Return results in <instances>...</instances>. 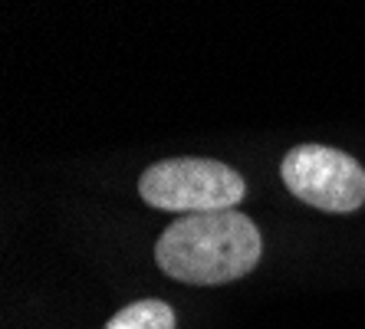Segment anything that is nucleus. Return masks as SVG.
<instances>
[{
    "instance_id": "obj_1",
    "label": "nucleus",
    "mask_w": 365,
    "mask_h": 329,
    "mask_svg": "<svg viewBox=\"0 0 365 329\" xmlns=\"http://www.w3.org/2000/svg\"><path fill=\"white\" fill-rule=\"evenodd\" d=\"M264 250L260 231L240 211L185 214L158 237L155 260L168 277L195 287L230 283L257 267Z\"/></svg>"
},
{
    "instance_id": "obj_3",
    "label": "nucleus",
    "mask_w": 365,
    "mask_h": 329,
    "mask_svg": "<svg viewBox=\"0 0 365 329\" xmlns=\"http://www.w3.org/2000/svg\"><path fill=\"white\" fill-rule=\"evenodd\" d=\"M280 178L289 194L319 211L349 214L365 204V168L339 148L297 145L283 155Z\"/></svg>"
},
{
    "instance_id": "obj_4",
    "label": "nucleus",
    "mask_w": 365,
    "mask_h": 329,
    "mask_svg": "<svg viewBox=\"0 0 365 329\" xmlns=\"http://www.w3.org/2000/svg\"><path fill=\"white\" fill-rule=\"evenodd\" d=\"M106 329H175V310L162 300H138L115 313Z\"/></svg>"
},
{
    "instance_id": "obj_2",
    "label": "nucleus",
    "mask_w": 365,
    "mask_h": 329,
    "mask_svg": "<svg viewBox=\"0 0 365 329\" xmlns=\"http://www.w3.org/2000/svg\"><path fill=\"white\" fill-rule=\"evenodd\" d=\"M247 185L237 171L214 158H168L155 161L138 178V194L145 204L175 214L230 211L240 204Z\"/></svg>"
}]
</instances>
